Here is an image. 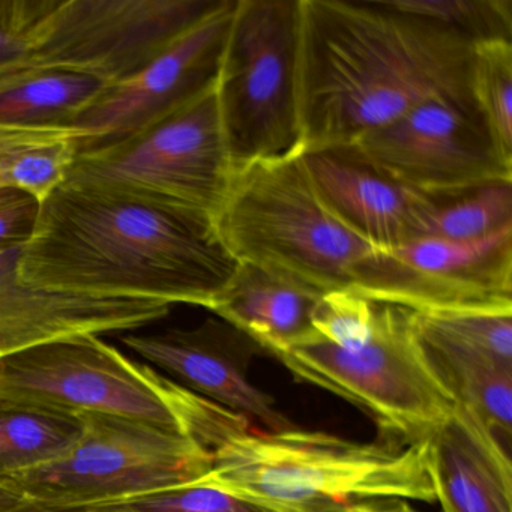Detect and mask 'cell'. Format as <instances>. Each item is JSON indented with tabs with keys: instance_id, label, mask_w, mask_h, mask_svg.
I'll return each mask as SVG.
<instances>
[{
	"instance_id": "6da1fadb",
	"label": "cell",
	"mask_w": 512,
	"mask_h": 512,
	"mask_svg": "<svg viewBox=\"0 0 512 512\" xmlns=\"http://www.w3.org/2000/svg\"><path fill=\"white\" fill-rule=\"evenodd\" d=\"M473 46L389 0H299L301 152L343 148L413 107L470 95Z\"/></svg>"
},
{
	"instance_id": "7a4b0ae2",
	"label": "cell",
	"mask_w": 512,
	"mask_h": 512,
	"mask_svg": "<svg viewBox=\"0 0 512 512\" xmlns=\"http://www.w3.org/2000/svg\"><path fill=\"white\" fill-rule=\"evenodd\" d=\"M236 268L211 218L61 184L41 202L19 277L50 292L211 310Z\"/></svg>"
},
{
	"instance_id": "3957f363",
	"label": "cell",
	"mask_w": 512,
	"mask_h": 512,
	"mask_svg": "<svg viewBox=\"0 0 512 512\" xmlns=\"http://www.w3.org/2000/svg\"><path fill=\"white\" fill-rule=\"evenodd\" d=\"M214 227L236 262L319 293L353 290L379 304L407 307L418 286L409 266L356 235L323 205L301 152L235 170Z\"/></svg>"
},
{
	"instance_id": "277c9868",
	"label": "cell",
	"mask_w": 512,
	"mask_h": 512,
	"mask_svg": "<svg viewBox=\"0 0 512 512\" xmlns=\"http://www.w3.org/2000/svg\"><path fill=\"white\" fill-rule=\"evenodd\" d=\"M200 481L277 512H320L370 500L436 502L425 445L355 442L325 431L247 427L211 451Z\"/></svg>"
},
{
	"instance_id": "5b68a950",
	"label": "cell",
	"mask_w": 512,
	"mask_h": 512,
	"mask_svg": "<svg viewBox=\"0 0 512 512\" xmlns=\"http://www.w3.org/2000/svg\"><path fill=\"white\" fill-rule=\"evenodd\" d=\"M274 358L295 380L370 416L386 442L421 445L454 409L422 356L410 310L398 305L377 304L373 332L361 346L341 349L310 335Z\"/></svg>"
},
{
	"instance_id": "8992f818",
	"label": "cell",
	"mask_w": 512,
	"mask_h": 512,
	"mask_svg": "<svg viewBox=\"0 0 512 512\" xmlns=\"http://www.w3.org/2000/svg\"><path fill=\"white\" fill-rule=\"evenodd\" d=\"M299 0H235L215 95L232 170L301 152Z\"/></svg>"
},
{
	"instance_id": "52a82bcc",
	"label": "cell",
	"mask_w": 512,
	"mask_h": 512,
	"mask_svg": "<svg viewBox=\"0 0 512 512\" xmlns=\"http://www.w3.org/2000/svg\"><path fill=\"white\" fill-rule=\"evenodd\" d=\"M194 392L122 355L98 335H73L0 358V401L103 413L188 434Z\"/></svg>"
},
{
	"instance_id": "ba28073f",
	"label": "cell",
	"mask_w": 512,
	"mask_h": 512,
	"mask_svg": "<svg viewBox=\"0 0 512 512\" xmlns=\"http://www.w3.org/2000/svg\"><path fill=\"white\" fill-rule=\"evenodd\" d=\"M232 173L214 89L142 133L77 155L62 184L139 197L214 221Z\"/></svg>"
},
{
	"instance_id": "9c48e42d",
	"label": "cell",
	"mask_w": 512,
	"mask_h": 512,
	"mask_svg": "<svg viewBox=\"0 0 512 512\" xmlns=\"http://www.w3.org/2000/svg\"><path fill=\"white\" fill-rule=\"evenodd\" d=\"M80 415L82 436L67 454L5 485L29 500L86 505L191 484L211 470V454L190 436L122 416Z\"/></svg>"
},
{
	"instance_id": "30bf717a",
	"label": "cell",
	"mask_w": 512,
	"mask_h": 512,
	"mask_svg": "<svg viewBox=\"0 0 512 512\" xmlns=\"http://www.w3.org/2000/svg\"><path fill=\"white\" fill-rule=\"evenodd\" d=\"M221 4L223 0H56L31 53L7 73L73 71L113 85L148 67Z\"/></svg>"
},
{
	"instance_id": "8fae6325",
	"label": "cell",
	"mask_w": 512,
	"mask_h": 512,
	"mask_svg": "<svg viewBox=\"0 0 512 512\" xmlns=\"http://www.w3.org/2000/svg\"><path fill=\"white\" fill-rule=\"evenodd\" d=\"M350 146L398 184L431 197L512 181V164L494 145L472 95L425 101Z\"/></svg>"
},
{
	"instance_id": "7c38bea8",
	"label": "cell",
	"mask_w": 512,
	"mask_h": 512,
	"mask_svg": "<svg viewBox=\"0 0 512 512\" xmlns=\"http://www.w3.org/2000/svg\"><path fill=\"white\" fill-rule=\"evenodd\" d=\"M235 0L185 32L148 67L106 89L74 121L77 155L109 148L214 91Z\"/></svg>"
},
{
	"instance_id": "4fadbf2b",
	"label": "cell",
	"mask_w": 512,
	"mask_h": 512,
	"mask_svg": "<svg viewBox=\"0 0 512 512\" xmlns=\"http://www.w3.org/2000/svg\"><path fill=\"white\" fill-rule=\"evenodd\" d=\"M410 319L437 382L511 451L512 305L410 310Z\"/></svg>"
},
{
	"instance_id": "5bb4252c",
	"label": "cell",
	"mask_w": 512,
	"mask_h": 512,
	"mask_svg": "<svg viewBox=\"0 0 512 512\" xmlns=\"http://www.w3.org/2000/svg\"><path fill=\"white\" fill-rule=\"evenodd\" d=\"M121 343L173 377L188 391L247 419L254 428L278 431L292 422L277 409L274 398L251 383V362L266 355L257 341L220 317H208L194 328H173L155 334L122 335Z\"/></svg>"
},
{
	"instance_id": "9a60e30c",
	"label": "cell",
	"mask_w": 512,
	"mask_h": 512,
	"mask_svg": "<svg viewBox=\"0 0 512 512\" xmlns=\"http://www.w3.org/2000/svg\"><path fill=\"white\" fill-rule=\"evenodd\" d=\"M23 247L0 250V358L73 335L133 332L166 319L172 305L50 292L19 277Z\"/></svg>"
},
{
	"instance_id": "2e32d148",
	"label": "cell",
	"mask_w": 512,
	"mask_h": 512,
	"mask_svg": "<svg viewBox=\"0 0 512 512\" xmlns=\"http://www.w3.org/2000/svg\"><path fill=\"white\" fill-rule=\"evenodd\" d=\"M301 157L323 205L373 247L391 251L418 239L431 196L398 184L352 146Z\"/></svg>"
},
{
	"instance_id": "e0dca14e",
	"label": "cell",
	"mask_w": 512,
	"mask_h": 512,
	"mask_svg": "<svg viewBox=\"0 0 512 512\" xmlns=\"http://www.w3.org/2000/svg\"><path fill=\"white\" fill-rule=\"evenodd\" d=\"M424 445L443 512H512L511 451L469 410L454 404Z\"/></svg>"
},
{
	"instance_id": "ac0fdd59",
	"label": "cell",
	"mask_w": 512,
	"mask_h": 512,
	"mask_svg": "<svg viewBox=\"0 0 512 512\" xmlns=\"http://www.w3.org/2000/svg\"><path fill=\"white\" fill-rule=\"evenodd\" d=\"M323 293L259 266L238 263L211 310L262 346L266 355L313 334L311 314Z\"/></svg>"
},
{
	"instance_id": "d6986e66",
	"label": "cell",
	"mask_w": 512,
	"mask_h": 512,
	"mask_svg": "<svg viewBox=\"0 0 512 512\" xmlns=\"http://www.w3.org/2000/svg\"><path fill=\"white\" fill-rule=\"evenodd\" d=\"M463 308L512 305V226L476 241L421 238L389 251Z\"/></svg>"
},
{
	"instance_id": "ffe728a7",
	"label": "cell",
	"mask_w": 512,
	"mask_h": 512,
	"mask_svg": "<svg viewBox=\"0 0 512 512\" xmlns=\"http://www.w3.org/2000/svg\"><path fill=\"white\" fill-rule=\"evenodd\" d=\"M88 74L20 70L0 76V127L73 128L74 121L106 89Z\"/></svg>"
},
{
	"instance_id": "44dd1931",
	"label": "cell",
	"mask_w": 512,
	"mask_h": 512,
	"mask_svg": "<svg viewBox=\"0 0 512 512\" xmlns=\"http://www.w3.org/2000/svg\"><path fill=\"white\" fill-rule=\"evenodd\" d=\"M82 431L80 413L0 401V484L67 454Z\"/></svg>"
},
{
	"instance_id": "7402d4cb",
	"label": "cell",
	"mask_w": 512,
	"mask_h": 512,
	"mask_svg": "<svg viewBox=\"0 0 512 512\" xmlns=\"http://www.w3.org/2000/svg\"><path fill=\"white\" fill-rule=\"evenodd\" d=\"M512 226V181L491 182L449 197H431L418 239L476 241Z\"/></svg>"
},
{
	"instance_id": "603a6c76",
	"label": "cell",
	"mask_w": 512,
	"mask_h": 512,
	"mask_svg": "<svg viewBox=\"0 0 512 512\" xmlns=\"http://www.w3.org/2000/svg\"><path fill=\"white\" fill-rule=\"evenodd\" d=\"M470 95L494 145L512 164V43L473 46Z\"/></svg>"
},
{
	"instance_id": "cb8c5ba5",
	"label": "cell",
	"mask_w": 512,
	"mask_h": 512,
	"mask_svg": "<svg viewBox=\"0 0 512 512\" xmlns=\"http://www.w3.org/2000/svg\"><path fill=\"white\" fill-rule=\"evenodd\" d=\"M389 4L457 32L472 46L512 43V0H389Z\"/></svg>"
},
{
	"instance_id": "d4e9b609",
	"label": "cell",
	"mask_w": 512,
	"mask_h": 512,
	"mask_svg": "<svg viewBox=\"0 0 512 512\" xmlns=\"http://www.w3.org/2000/svg\"><path fill=\"white\" fill-rule=\"evenodd\" d=\"M377 304L353 290L323 293L311 314V335L341 349L361 346L373 332Z\"/></svg>"
},
{
	"instance_id": "484cf974",
	"label": "cell",
	"mask_w": 512,
	"mask_h": 512,
	"mask_svg": "<svg viewBox=\"0 0 512 512\" xmlns=\"http://www.w3.org/2000/svg\"><path fill=\"white\" fill-rule=\"evenodd\" d=\"M124 512H277L205 481L115 502Z\"/></svg>"
},
{
	"instance_id": "4316f807",
	"label": "cell",
	"mask_w": 512,
	"mask_h": 512,
	"mask_svg": "<svg viewBox=\"0 0 512 512\" xmlns=\"http://www.w3.org/2000/svg\"><path fill=\"white\" fill-rule=\"evenodd\" d=\"M55 5L56 0H0V74L31 53L41 23Z\"/></svg>"
},
{
	"instance_id": "83f0119b",
	"label": "cell",
	"mask_w": 512,
	"mask_h": 512,
	"mask_svg": "<svg viewBox=\"0 0 512 512\" xmlns=\"http://www.w3.org/2000/svg\"><path fill=\"white\" fill-rule=\"evenodd\" d=\"M40 209L37 197L10 185H0V250L28 244Z\"/></svg>"
},
{
	"instance_id": "f1b7e54d",
	"label": "cell",
	"mask_w": 512,
	"mask_h": 512,
	"mask_svg": "<svg viewBox=\"0 0 512 512\" xmlns=\"http://www.w3.org/2000/svg\"><path fill=\"white\" fill-rule=\"evenodd\" d=\"M82 136L76 128H14L0 127V185L5 184V172L11 161L32 145Z\"/></svg>"
},
{
	"instance_id": "f546056e",
	"label": "cell",
	"mask_w": 512,
	"mask_h": 512,
	"mask_svg": "<svg viewBox=\"0 0 512 512\" xmlns=\"http://www.w3.org/2000/svg\"><path fill=\"white\" fill-rule=\"evenodd\" d=\"M8 512H124L115 502L86 503V505H64V503L23 500Z\"/></svg>"
},
{
	"instance_id": "4dcf8cb0",
	"label": "cell",
	"mask_w": 512,
	"mask_h": 512,
	"mask_svg": "<svg viewBox=\"0 0 512 512\" xmlns=\"http://www.w3.org/2000/svg\"><path fill=\"white\" fill-rule=\"evenodd\" d=\"M398 500H370V502L352 503V505L337 506L320 512H389Z\"/></svg>"
},
{
	"instance_id": "1f68e13d",
	"label": "cell",
	"mask_w": 512,
	"mask_h": 512,
	"mask_svg": "<svg viewBox=\"0 0 512 512\" xmlns=\"http://www.w3.org/2000/svg\"><path fill=\"white\" fill-rule=\"evenodd\" d=\"M25 500L20 491L10 485L0 484V512H8Z\"/></svg>"
},
{
	"instance_id": "d6a6232c",
	"label": "cell",
	"mask_w": 512,
	"mask_h": 512,
	"mask_svg": "<svg viewBox=\"0 0 512 512\" xmlns=\"http://www.w3.org/2000/svg\"><path fill=\"white\" fill-rule=\"evenodd\" d=\"M389 512H416L415 509L412 508V506L409 505V503L403 502V500H398L397 503H395L394 508L391 509Z\"/></svg>"
}]
</instances>
